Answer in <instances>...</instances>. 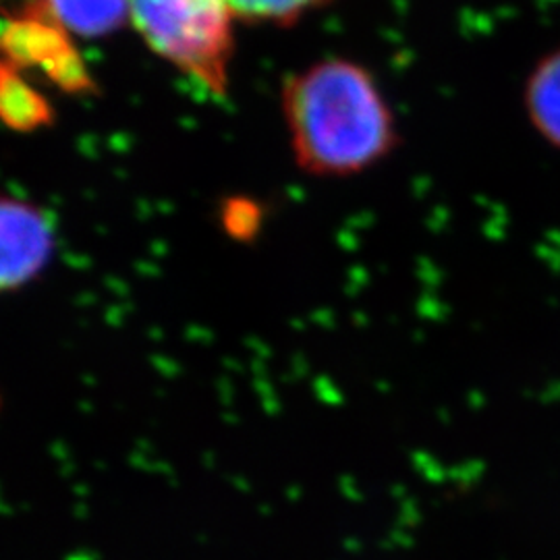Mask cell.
I'll use <instances>...</instances> for the list:
<instances>
[{
    "mask_svg": "<svg viewBox=\"0 0 560 560\" xmlns=\"http://www.w3.org/2000/svg\"><path fill=\"white\" fill-rule=\"evenodd\" d=\"M0 113L7 127L20 133H32L44 127H50L55 122L52 106L21 80L18 69L7 60L2 65Z\"/></svg>",
    "mask_w": 560,
    "mask_h": 560,
    "instance_id": "8992f818",
    "label": "cell"
},
{
    "mask_svg": "<svg viewBox=\"0 0 560 560\" xmlns=\"http://www.w3.org/2000/svg\"><path fill=\"white\" fill-rule=\"evenodd\" d=\"M57 245L50 214L32 201H0V289L15 293L42 277Z\"/></svg>",
    "mask_w": 560,
    "mask_h": 560,
    "instance_id": "3957f363",
    "label": "cell"
},
{
    "mask_svg": "<svg viewBox=\"0 0 560 560\" xmlns=\"http://www.w3.org/2000/svg\"><path fill=\"white\" fill-rule=\"evenodd\" d=\"M65 30L81 36H104L122 25L127 0H44Z\"/></svg>",
    "mask_w": 560,
    "mask_h": 560,
    "instance_id": "52a82bcc",
    "label": "cell"
},
{
    "mask_svg": "<svg viewBox=\"0 0 560 560\" xmlns=\"http://www.w3.org/2000/svg\"><path fill=\"white\" fill-rule=\"evenodd\" d=\"M282 110L295 162L310 177L360 175L399 145L378 88L347 60H326L287 81Z\"/></svg>",
    "mask_w": 560,
    "mask_h": 560,
    "instance_id": "6da1fadb",
    "label": "cell"
},
{
    "mask_svg": "<svg viewBox=\"0 0 560 560\" xmlns=\"http://www.w3.org/2000/svg\"><path fill=\"white\" fill-rule=\"evenodd\" d=\"M326 0H229L233 15L241 20L289 21L300 18L303 11L318 7Z\"/></svg>",
    "mask_w": 560,
    "mask_h": 560,
    "instance_id": "9c48e42d",
    "label": "cell"
},
{
    "mask_svg": "<svg viewBox=\"0 0 560 560\" xmlns=\"http://www.w3.org/2000/svg\"><path fill=\"white\" fill-rule=\"evenodd\" d=\"M2 48L7 62L15 69L40 65L44 71H50L59 60L75 50L67 40L65 27L55 20L44 2L38 11H27L15 20H4Z\"/></svg>",
    "mask_w": 560,
    "mask_h": 560,
    "instance_id": "277c9868",
    "label": "cell"
},
{
    "mask_svg": "<svg viewBox=\"0 0 560 560\" xmlns=\"http://www.w3.org/2000/svg\"><path fill=\"white\" fill-rule=\"evenodd\" d=\"M266 221V210L261 201L252 196H226L219 206V222L222 233L235 243H254L260 237Z\"/></svg>",
    "mask_w": 560,
    "mask_h": 560,
    "instance_id": "ba28073f",
    "label": "cell"
},
{
    "mask_svg": "<svg viewBox=\"0 0 560 560\" xmlns=\"http://www.w3.org/2000/svg\"><path fill=\"white\" fill-rule=\"evenodd\" d=\"M521 98L532 129L550 148L560 150V46L536 60Z\"/></svg>",
    "mask_w": 560,
    "mask_h": 560,
    "instance_id": "5b68a950",
    "label": "cell"
},
{
    "mask_svg": "<svg viewBox=\"0 0 560 560\" xmlns=\"http://www.w3.org/2000/svg\"><path fill=\"white\" fill-rule=\"evenodd\" d=\"M145 42L210 92L226 94L231 59L229 0H127Z\"/></svg>",
    "mask_w": 560,
    "mask_h": 560,
    "instance_id": "7a4b0ae2",
    "label": "cell"
}]
</instances>
